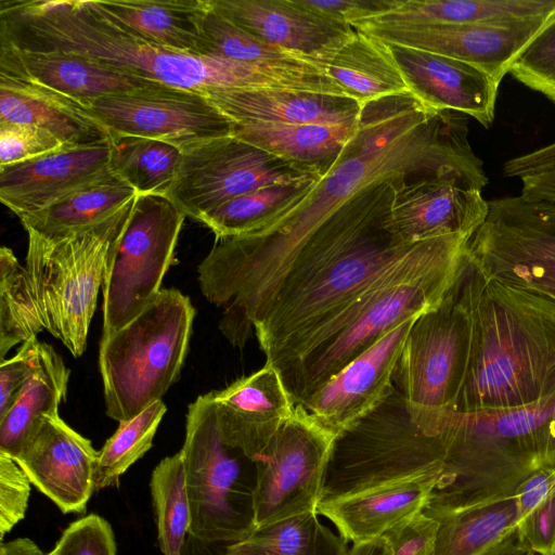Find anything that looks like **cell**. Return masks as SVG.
Instances as JSON below:
<instances>
[{"label":"cell","instance_id":"1","mask_svg":"<svg viewBox=\"0 0 555 555\" xmlns=\"http://www.w3.org/2000/svg\"><path fill=\"white\" fill-rule=\"evenodd\" d=\"M398 178L451 179L481 192L488 177L469 144L467 116L431 109L411 92L362 104L340 158L299 203L267 227L211 248L212 288L236 310L255 313L330 215L365 188Z\"/></svg>","mask_w":555,"mask_h":555},{"label":"cell","instance_id":"2","mask_svg":"<svg viewBox=\"0 0 555 555\" xmlns=\"http://www.w3.org/2000/svg\"><path fill=\"white\" fill-rule=\"evenodd\" d=\"M405 181L365 188L330 215L311 235L300 266L257 315L254 334L266 364L281 377L345 327L361 297L420 243H404L393 227L397 190Z\"/></svg>","mask_w":555,"mask_h":555},{"label":"cell","instance_id":"3","mask_svg":"<svg viewBox=\"0 0 555 555\" xmlns=\"http://www.w3.org/2000/svg\"><path fill=\"white\" fill-rule=\"evenodd\" d=\"M0 41L27 51L79 55L202 94L214 89L320 90L311 77L160 47L116 21L96 0H2Z\"/></svg>","mask_w":555,"mask_h":555},{"label":"cell","instance_id":"4","mask_svg":"<svg viewBox=\"0 0 555 555\" xmlns=\"http://www.w3.org/2000/svg\"><path fill=\"white\" fill-rule=\"evenodd\" d=\"M455 292L469 348L451 411L517 408L555 395V299L492 278L468 256Z\"/></svg>","mask_w":555,"mask_h":555},{"label":"cell","instance_id":"5","mask_svg":"<svg viewBox=\"0 0 555 555\" xmlns=\"http://www.w3.org/2000/svg\"><path fill=\"white\" fill-rule=\"evenodd\" d=\"M431 437L444 469L428 515L513 496L531 473L555 467V395L517 408L446 410Z\"/></svg>","mask_w":555,"mask_h":555},{"label":"cell","instance_id":"6","mask_svg":"<svg viewBox=\"0 0 555 555\" xmlns=\"http://www.w3.org/2000/svg\"><path fill=\"white\" fill-rule=\"evenodd\" d=\"M468 240L451 234L422 241L387 270L356 317L282 376L295 405L400 323L439 306L463 270Z\"/></svg>","mask_w":555,"mask_h":555},{"label":"cell","instance_id":"7","mask_svg":"<svg viewBox=\"0 0 555 555\" xmlns=\"http://www.w3.org/2000/svg\"><path fill=\"white\" fill-rule=\"evenodd\" d=\"M194 317L190 298L166 288L126 325L102 336L99 369L107 416L126 422L162 400L180 377Z\"/></svg>","mask_w":555,"mask_h":555},{"label":"cell","instance_id":"8","mask_svg":"<svg viewBox=\"0 0 555 555\" xmlns=\"http://www.w3.org/2000/svg\"><path fill=\"white\" fill-rule=\"evenodd\" d=\"M135 198L94 224L57 236L27 232L26 269L44 327L76 358L85 351L107 260Z\"/></svg>","mask_w":555,"mask_h":555},{"label":"cell","instance_id":"9","mask_svg":"<svg viewBox=\"0 0 555 555\" xmlns=\"http://www.w3.org/2000/svg\"><path fill=\"white\" fill-rule=\"evenodd\" d=\"M440 468L444 464L438 439L416 426L395 387L376 409L336 437L322 500Z\"/></svg>","mask_w":555,"mask_h":555},{"label":"cell","instance_id":"10","mask_svg":"<svg viewBox=\"0 0 555 555\" xmlns=\"http://www.w3.org/2000/svg\"><path fill=\"white\" fill-rule=\"evenodd\" d=\"M191 511L189 534L211 543H233L254 533L251 492L235 449L222 439L210 393L188 408L182 449Z\"/></svg>","mask_w":555,"mask_h":555},{"label":"cell","instance_id":"11","mask_svg":"<svg viewBox=\"0 0 555 555\" xmlns=\"http://www.w3.org/2000/svg\"><path fill=\"white\" fill-rule=\"evenodd\" d=\"M185 215L165 195H138L102 285L103 334L137 317L162 291Z\"/></svg>","mask_w":555,"mask_h":555},{"label":"cell","instance_id":"12","mask_svg":"<svg viewBox=\"0 0 555 555\" xmlns=\"http://www.w3.org/2000/svg\"><path fill=\"white\" fill-rule=\"evenodd\" d=\"M468 348V319L454 284L439 306L414 321L393 375V385L412 421L427 436H431L440 415L453 406Z\"/></svg>","mask_w":555,"mask_h":555},{"label":"cell","instance_id":"13","mask_svg":"<svg viewBox=\"0 0 555 555\" xmlns=\"http://www.w3.org/2000/svg\"><path fill=\"white\" fill-rule=\"evenodd\" d=\"M322 178L307 167L229 135L181 150L166 196L185 216L201 221L224 203L257 189Z\"/></svg>","mask_w":555,"mask_h":555},{"label":"cell","instance_id":"14","mask_svg":"<svg viewBox=\"0 0 555 555\" xmlns=\"http://www.w3.org/2000/svg\"><path fill=\"white\" fill-rule=\"evenodd\" d=\"M335 439L301 405L295 406L292 416L254 463L255 531L318 511Z\"/></svg>","mask_w":555,"mask_h":555},{"label":"cell","instance_id":"15","mask_svg":"<svg viewBox=\"0 0 555 555\" xmlns=\"http://www.w3.org/2000/svg\"><path fill=\"white\" fill-rule=\"evenodd\" d=\"M111 132L166 142L183 150L232 135L233 121L205 95L157 83L82 102Z\"/></svg>","mask_w":555,"mask_h":555},{"label":"cell","instance_id":"16","mask_svg":"<svg viewBox=\"0 0 555 555\" xmlns=\"http://www.w3.org/2000/svg\"><path fill=\"white\" fill-rule=\"evenodd\" d=\"M488 204L485 222L467 242L469 260L492 278L555 299V228L520 196Z\"/></svg>","mask_w":555,"mask_h":555},{"label":"cell","instance_id":"17","mask_svg":"<svg viewBox=\"0 0 555 555\" xmlns=\"http://www.w3.org/2000/svg\"><path fill=\"white\" fill-rule=\"evenodd\" d=\"M554 15L511 23L378 25L360 22L351 27L385 43L465 62L501 83L521 51Z\"/></svg>","mask_w":555,"mask_h":555},{"label":"cell","instance_id":"18","mask_svg":"<svg viewBox=\"0 0 555 555\" xmlns=\"http://www.w3.org/2000/svg\"><path fill=\"white\" fill-rule=\"evenodd\" d=\"M418 317L403 321L385 334L297 405L335 437L347 430L393 390L397 363Z\"/></svg>","mask_w":555,"mask_h":555},{"label":"cell","instance_id":"19","mask_svg":"<svg viewBox=\"0 0 555 555\" xmlns=\"http://www.w3.org/2000/svg\"><path fill=\"white\" fill-rule=\"evenodd\" d=\"M96 456L91 441L55 415L43 417L15 461L64 514H82L95 490Z\"/></svg>","mask_w":555,"mask_h":555},{"label":"cell","instance_id":"20","mask_svg":"<svg viewBox=\"0 0 555 555\" xmlns=\"http://www.w3.org/2000/svg\"><path fill=\"white\" fill-rule=\"evenodd\" d=\"M227 18L321 68L354 29L304 7L299 0H209Z\"/></svg>","mask_w":555,"mask_h":555},{"label":"cell","instance_id":"21","mask_svg":"<svg viewBox=\"0 0 555 555\" xmlns=\"http://www.w3.org/2000/svg\"><path fill=\"white\" fill-rule=\"evenodd\" d=\"M209 393L223 441L253 463L296 406L280 373L269 364Z\"/></svg>","mask_w":555,"mask_h":555},{"label":"cell","instance_id":"22","mask_svg":"<svg viewBox=\"0 0 555 555\" xmlns=\"http://www.w3.org/2000/svg\"><path fill=\"white\" fill-rule=\"evenodd\" d=\"M386 44L409 91L427 107L462 113L486 128L492 125L500 82L465 62Z\"/></svg>","mask_w":555,"mask_h":555},{"label":"cell","instance_id":"23","mask_svg":"<svg viewBox=\"0 0 555 555\" xmlns=\"http://www.w3.org/2000/svg\"><path fill=\"white\" fill-rule=\"evenodd\" d=\"M488 212V201L480 191L455 180L431 178L399 185L392 221L398 236L412 244L451 234L470 238Z\"/></svg>","mask_w":555,"mask_h":555},{"label":"cell","instance_id":"24","mask_svg":"<svg viewBox=\"0 0 555 555\" xmlns=\"http://www.w3.org/2000/svg\"><path fill=\"white\" fill-rule=\"evenodd\" d=\"M109 146L62 149L0 168V201L18 218L111 171Z\"/></svg>","mask_w":555,"mask_h":555},{"label":"cell","instance_id":"25","mask_svg":"<svg viewBox=\"0 0 555 555\" xmlns=\"http://www.w3.org/2000/svg\"><path fill=\"white\" fill-rule=\"evenodd\" d=\"M442 473L443 468L434 469L356 493L325 499L320 502L318 513L352 544L377 539L426 508Z\"/></svg>","mask_w":555,"mask_h":555},{"label":"cell","instance_id":"26","mask_svg":"<svg viewBox=\"0 0 555 555\" xmlns=\"http://www.w3.org/2000/svg\"><path fill=\"white\" fill-rule=\"evenodd\" d=\"M0 75L35 82L80 103L159 83L79 55L27 51L1 41Z\"/></svg>","mask_w":555,"mask_h":555},{"label":"cell","instance_id":"27","mask_svg":"<svg viewBox=\"0 0 555 555\" xmlns=\"http://www.w3.org/2000/svg\"><path fill=\"white\" fill-rule=\"evenodd\" d=\"M205 95L236 124L357 126L353 99L291 89H214Z\"/></svg>","mask_w":555,"mask_h":555},{"label":"cell","instance_id":"28","mask_svg":"<svg viewBox=\"0 0 555 555\" xmlns=\"http://www.w3.org/2000/svg\"><path fill=\"white\" fill-rule=\"evenodd\" d=\"M0 122L31 125L66 149L109 146L111 132L69 96L35 82L0 75Z\"/></svg>","mask_w":555,"mask_h":555},{"label":"cell","instance_id":"29","mask_svg":"<svg viewBox=\"0 0 555 555\" xmlns=\"http://www.w3.org/2000/svg\"><path fill=\"white\" fill-rule=\"evenodd\" d=\"M433 517L439 520L435 555H505L527 548L518 534L514 495Z\"/></svg>","mask_w":555,"mask_h":555},{"label":"cell","instance_id":"30","mask_svg":"<svg viewBox=\"0 0 555 555\" xmlns=\"http://www.w3.org/2000/svg\"><path fill=\"white\" fill-rule=\"evenodd\" d=\"M70 371L48 344L39 341L36 364L15 402L0 418V452L16 459L44 416L59 415Z\"/></svg>","mask_w":555,"mask_h":555},{"label":"cell","instance_id":"31","mask_svg":"<svg viewBox=\"0 0 555 555\" xmlns=\"http://www.w3.org/2000/svg\"><path fill=\"white\" fill-rule=\"evenodd\" d=\"M357 126L236 124L232 135L324 177L338 162Z\"/></svg>","mask_w":555,"mask_h":555},{"label":"cell","instance_id":"32","mask_svg":"<svg viewBox=\"0 0 555 555\" xmlns=\"http://www.w3.org/2000/svg\"><path fill=\"white\" fill-rule=\"evenodd\" d=\"M555 14V0H397L378 25L511 23Z\"/></svg>","mask_w":555,"mask_h":555},{"label":"cell","instance_id":"33","mask_svg":"<svg viewBox=\"0 0 555 555\" xmlns=\"http://www.w3.org/2000/svg\"><path fill=\"white\" fill-rule=\"evenodd\" d=\"M197 30L201 56L299 76H327L310 62L243 29L215 10L209 0L198 14Z\"/></svg>","mask_w":555,"mask_h":555},{"label":"cell","instance_id":"34","mask_svg":"<svg viewBox=\"0 0 555 555\" xmlns=\"http://www.w3.org/2000/svg\"><path fill=\"white\" fill-rule=\"evenodd\" d=\"M354 29L325 66V74L360 105L410 92L383 41Z\"/></svg>","mask_w":555,"mask_h":555},{"label":"cell","instance_id":"35","mask_svg":"<svg viewBox=\"0 0 555 555\" xmlns=\"http://www.w3.org/2000/svg\"><path fill=\"white\" fill-rule=\"evenodd\" d=\"M96 1L112 17L145 39L167 49L198 55L197 20L206 0Z\"/></svg>","mask_w":555,"mask_h":555},{"label":"cell","instance_id":"36","mask_svg":"<svg viewBox=\"0 0 555 555\" xmlns=\"http://www.w3.org/2000/svg\"><path fill=\"white\" fill-rule=\"evenodd\" d=\"M137 196L130 185L109 171L50 206L20 219L27 232L52 237L94 224Z\"/></svg>","mask_w":555,"mask_h":555},{"label":"cell","instance_id":"37","mask_svg":"<svg viewBox=\"0 0 555 555\" xmlns=\"http://www.w3.org/2000/svg\"><path fill=\"white\" fill-rule=\"evenodd\" d=\"M347 543L314 511L274 522L246 539L227 544L224 555H345Z\"/></svg>","mask_w":555,"mask_h":555},{"label":"cell","instance_id":"38","mask_svg":"<svg viewBox=\"0 0 555 555\" xmlns=\"http://www.w3.org/2000/svg\"><path fill=\"white\" fill-rule=\"evenodd\" d=\"M319 181L257 189L224 203L201 222L214 232L218 241L258 231L299 203Z\"/></svg>","mask_w":555,"mask_h":555},{"label":"cell","instance_id":"39","mask_svg":"<svg viewBox=\"0 0 555 555\" xmlns=\"http://www.w3.org/2000/svg\"><path fill=\"white\" fill-rule=\"evenodd\" d=\"M109 168L138 195H167L181 150L158 140L112 135Z\"/></svg>","mask_w":555,"mask_h":555},{"label":"cell","instance_id":"40","mask_svg":"<svg viewBox=\"0 0 555 555\" xmlns=\"http://www.w3.org/2000/svg\"><path fill=\"white\" fill-rule=\"evenodd\" d=\"M46 330L26 267L13 251L0 248V360L17 344Z\"/></svg>","mask_w":555,"mask_h":555},{"label":"cell","instance_id":"41","mask_svg":"<svg viewBox=\"0 0 555 555\" xmlns=\"http://www.w3.org/2000/svg\"><path fill=\"white\" fill-rule=\"evenodd\" d=\"M158 543L164 555H181L189 535L191 511L182 453L163 459L150 481Z\"/></svg>","mask_w":555,"mask_h":555},{"label":"cell","instance_id":"42","mask_svg":"<svg viewBox=\"0 0 555 555\" xmlns=\"http://www.w3.org/2000/svg\"><path fill=\"white\" fill-rule=\"evenodd\" d=\"M166 410L163 400H157L131 420L119 423L115 434L98 451L95 490L117 487L125 472L151 449Z\"/></svg>","mask_w":555,"mask_h":555},{"label":"cell","instance_id":"43","mask_svg":"<svg viewBox=\"0 0 555 555\" xmlns=\"http://www.w3.org/2000/svg\"><path fill=\"white\" fill-rule=\"evenodd\" d=\"M508 74L555 104V15L521 51Z\"/></svg>","mask_w":555,"mask_h":555},{"label":"cell","instance_id":"44","mask_svg":"<svg viewBox=\"0 0 555 555\" xmlns=\"http://www.w3.org/2000/svg\"><path fill=\"white\" fill-rule=\"evenodd\" d=\"M62 149L66 147L55 135L39 127L0 122V168Z\"/></svg>","mask_w":555,"mask_h":555},{"label":"cell","instance_id":"45","mask_svg":"<svg viewBox=\"0 0 555 555\" xmlns=\"http://www.w3.org/2000/svg\"><path fill=\"white\" fill-rule=\"evenodd\" d=\"M53 552L55 555H116L113 529L107 520L90 514L63 531Z\"/></svg>","mask_w":555,"mask_h":555},{"label":"cell","instance_id":"46","mask_svg":"<svg viewBox=\"0 0 555 555\" xmlns=\"http://www.w3.org/2000/svg\"><path fill=\"white\" fill-rule=\"evenodd\" d=\"M30 480L11 456L0 452V539L25 516Z\"/></svg>","mask_w":555,"mask_h":555},{"label":"cell","instance_id":"47","mask_svg":"<svg viewBox=\"0 0 555 555\" xmlns=\"http://www.w3.org/2000/svg\"><path fill=\"white\" fill-rule=\"evenodd\" d=\"M439 520L420 512L399 522L383 537L391 555H435Z\"/></svg>","mask_w":555,"mask_h":555},{"label":"cell","instance_id":"48","mask_svg":"<svg viewBox=\"0 0 555 555\" xmlns=\"http://www.w3.org/2000/svg\"><path fill=\"white\" fill-rule=\"evenodd\" d=\"M521 543L535 555H555V493L517 521Z\"/></svg>","mask_w":555,"mask_h":555},{"label":"cell","instance_id":"49","mask_svg":"<svg viewBox=\"0 0 555 555\" xmlns=\"http://www.w3.org/2000/svg\"><path fill=\"white\" fill-rule=\"evenodd\" d=\"M39 340L29 339L18 351L0 364V418L15 402L24 384L31 375L38 354Z\"/></svg>","mask_w":555,"mask_h":555},{"label":"cell","instance_id":"50","mask_svg":"<svg viewBox=\"0 0 555 555\" xmlns=\"http://www.w3.org/2000/svg\"><path fill=\"white\" fill-rule=\"evenodd\" d=\"M311 11L337 23L352 26L390 10L397 0H299Z\"/></svg>","mask_w":555,"mask_h":555},{"label":"cell","instance_id":"51","mask_svg":"<svg viewBox=\"0 0 555 555\" xmlns=\"http://www.w3.org/2000/svg\"><path fill=\"white\" fill-rule=\"evenodd\" d=\"M555 493V467L531 473L514 493L516 521L524 518L537 504Z\"/></svg>","mask_w":555,"mask_h":555},{"label":"cell","instance_id":"52","mask_svg":"<svg viewBox=\"0 0 555 555\" xmlns=\"http://www.w3.org/2000/svg\"><path fill=\"white\" fill-rule=\"evenodd\" d=\"M555 169V142L506 160L502 173L506 178H525Z\"/></svg>","mask_w":555,"mask_h":555},{"label":"cell","instance_id":"53","mask_svg":"<svg viewBox=\"0 0 555 555\" xmlns=\"http://www.w3.org/2000/svg\"><path fill=\"white\" fill-rule=\"evenodd\" d=\"M520 197L530 202L555 204V169L520 179Z\"/></svg>","mask_w":555,"mask_h":555},{"label":"cell","instance_id":"54","mask_svg":"<svg viewBox=\"0 0 555 555\" xmlns=\"http://www.w3.org/2000/svg\"><path fill=\"white\" fill-rule=\"evenodd\" d=\"M227 543H211L188 535L181 555H224Z\"/></svg>","mask_w":555,"mask_h":555},{"label":"cell","instance_id":"55","mask_svg":"<svg viewBox=\"0 0 555 555\" xmlns=\"http://www.w3.org/2000/svg\"><path fill=\"white\" fill-rule=\"evenodd\" d=\"M0 555H44L28 538H18L0 545Z\"/></svg>","mask_w":555,"mask_h":555},{"label":"cell","instance_id":"56","mask_svg":"<svg viewBox=\"0 0 555 555\" xmlns=\"http://www.w3.org/2000/svg\"><path fill=\"white\" fill-rule=\"evenodd\" d=\"M345 555H391L384 537L353 543Z\"/></svg>","mask_w":555,"mask_h":555},{"label":"cell","instance_id":"57","mask_svg":"<svg viewBox=\"0 0 555 555\" xmlns=\"http://www.w3.org/2000/svg\"><path fill=\"white\" fill-rule=\"evenodd\" d=\"M522 198V197H521ZM526 201V199H525ZM530 209L545 223L555 228V204L526 201Z\"/></svg>","mask_w":555,"mask_h":555},{"label":"cell","instance_id":"58","mask_svg":"<svg viewBox=\"0 0 555 555\" xmlns=\"http://www.w3.org/2000/svg\"><path fill=\"white\" fill-rule=\"evenodd\" d=\"M505 555H535V554L531 553L527 548H520V550H517L515 552H512V553H508V554H505Z\"/></svg>","mask_w":555,"mask_h":555},{"label":"cell","instance_id":"59","mask_svg":"<svg viewBox=\"0 0 555 555\" xmlns=\"http://www.w3.org/2000/svg\"><path fill=\"white\" fill-rule=\"evenodd\" d=\"M44 555H55V554H54V552L52 551V552H50V553H48V554H44Z\"/></svg>","mask_w":555,"mask_h":555}]
</instances>
